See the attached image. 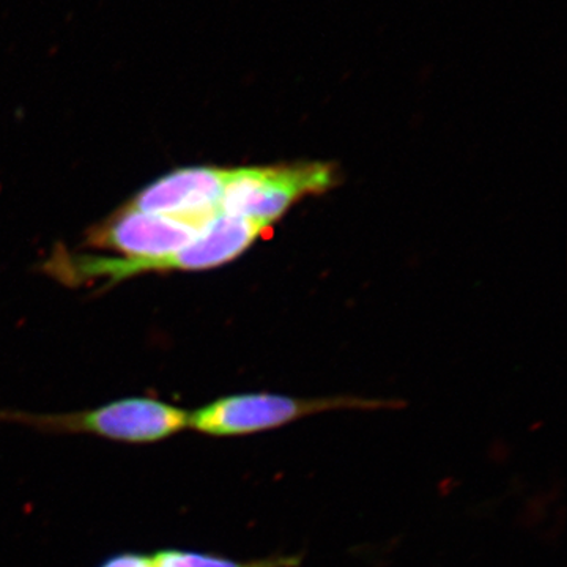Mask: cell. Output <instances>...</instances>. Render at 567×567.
I'll use <instances>...</instances> for the list:
<instances>
[{
    "label": "cell",
    "instance_id": "obj_2",
    "mask_svg": "<svg viewBox=\"0 0 567 567\" xmlns=\"http://www.w3.org/2000/svg\"><path fill=\"white\" fill-rule=\"evenodd\" d=\"M393 406L394 402L391 401L350 395L300 399L270 393L234 394L188 412V429L208 436H244L274 431L317 413Z\"/></svg>",
    "mask_w": 567,
    "mask_h": 567
},
{
    "label": "cell",
    "instance_id": "obj_7",
    "mask_svg": "<svg viewBox=\"0 0 567 567\" xmlns=\"http://www.w3.org/2000/svg\"><path fill=\"white\" fill-rule=\"evenodd\" d=\"M99 567H155L152 554H140V551H123L104 559Z\"/></svg>",
    "mask_w": 567,
    "mask_h": 567
},
{
    "label": "cell",
    "instance_id": "obj_3",
    "mask_svg": "<svg viewBox=\"0 0 567 567\" xmlns=\"http://www.w3.org/2000/svg\"><path fill=\"white\" fill-rule=\"evenodd\" d=\"M336 177L324 163L226 169L219 212L271 227L293 204L328 192Z\"/></svg>",
    "mask_w": 567,
    "mask_h": 567
},
{
    "label": "cell",
    "instance_id": "obj_4",
    "mask_svg": "<svg viewBox=\"0 0 567 567\" xmlns=\"http://www.w3.org/2000/svg\"><path fill=\"white\" fill-rule=\"evenodd\" d=\"M204 227L205 224L132 210L125 205L93 227L85 245L121 252L128 259L159 260L182 251Z\"/></svg>",
    "mask_w": 567,
    "mask_h": 567
},
{
    "label": "cell",
    "instance_id": "obj_5",
    "mask_svg": "<svg viewBox=\"0 0 567 567\" xmlns=\"http://www.w3.org/2000/svg\"><path fill=\"white\" fill-rule=\"evenodd\" d=\"M226 169L182 167L145 186L126 207L148 215L207 224L221 203Z\"/></svg>",
    "mask_w": 567,
    "mask_h": 567
},
{
    "label": "cell",
    "instance_id": "obj_1",
    "mask_svg": "<svg viewBox=\"0 0 567 567\" xmlns=\"http://www.w3.org/2000/svg\"><path fill=\"white\" fill-rule=\"evenodd\" d=\"M0 423L28 425L47 434L93 435L128 445H152L188 429V412L152 398H126L59 415L0 410Z\"/></svg>",
    "mask_w": 567,
    "mask_h": 567
},
{
    "label": "cell",
    "instance_id": "obj_6",
    "mask_svg": "<svg viewBox=\"0 0 567 567\" xmlns=\"http://www.w3.org/2000/svg\"><path fill=\"white\" fill-rule=\"evenodd\" d=\"M152 557L155 567H298L301 563L300 557H268L238 561L223 555L182 548H164L152 554Z\"/></svg>",
    "mask_w": 567,
    "mask_h": 567
}]
</instances>
